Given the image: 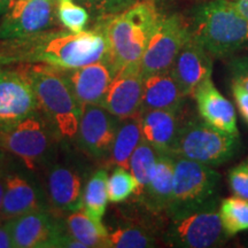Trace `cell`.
<instances>
[{"mask_svg":"<svg viewBox=\"0 0 248 248\" xmlns=\"http://www.w3.org/2000/svg\"><path fill=\"white\" fill-rule=\"evenodd\" d=\"M106 59L110 60L109 47L99 28L80 32L45 30L0 44V64H45L71 70Z\"/></svg>","mask_w":248,"mask_h":248,"instance_id":"1","label":"cell"},{"mask_svg":"<svg viewBox=\"0 0 248 248\" xmlns=\"http://www.w3.org/2000/svg\"><path fill=\"white\" fill-rule=\"evenodd\" d=\"M161 16L153 0H140L122 13L105 18L99 29L106 37L109 59L116 71L121 67L141 63Z\"/></svg>","mask_w":248,"mask_h":248,"instance_id":"2","label":"cell"},{"mask_svg":"<svg viewBox=\"0 0 248 248\" xmlns=\"http://www.w3.org/2000/svg\"><path fill=\"white\" fill-rule=\"evenodd\" d=\"M20 71L32 86L39 109L59 139H75L82 105L74 95L61 70L45 64H24Z\"/></svg>","mask_w":248,"mask_h":248,"instance_id":"3","label":"cell"},{"mask_svg":"<svg viewBox=\"0 0 248 248\" xmlns=\"http://www.w3.org/2000/svg\"><path fill=\"white\" fill-rule=\"evenodd\" d=\"M191 31L215 58L230 57L248 45V21L231 0H210L198 6Z\"/></svg>","mask_w":248,"mask_h":248,"instance_id":"4","label":"cell"},{"mask_svg":"<svg viewBox=\"0 0 248 248\" xmlns=\"http://www.w3.org/2000/svg\"><path fill=\"white\" fill-rule=\"evenodd\" d=\"M167 216L169 223L163 239L171 247L210 248L219 246L226 239L215 199L172 209Z\"/></svg>","mask_w":248,"mask_h":248,"instance_id":"5","label":"cell"},{"mask_svg":"<svg viewBox=\"0 0 248 248\" xmlns=\"http://www.w3.org/2000/svg\"><path fill=\"white\" fill-rule=\"evenodd\" d=\"M57 139L59 137L48 120L37 109L12 128L0 131V147L35 171L52 156Z\"/></svg>","mask_w":248,"mask_h":248,"instance_id":"6","label":"cell"},{"mask_svg":"<svg viewBox=\"0 0 248 248\" xmlns=\"http://www.w3.org/2000/svg\"><path fill=\"white\" fill-rule=\"evenodd\" d=\"M239 136L223 132L204 121L183 124L173 144L171 155L214 167L233 157Z\"/></svg>","mask_w":248,"mask_h":248,"instance_id":"7","label":"cell"},{"mask_svg":"<svg viewBox=\"0 0 248 248\" xmlns=\"http://www.w3.org/2000/svg\"><path fill=\"white\" fill-rule=\"evenodd\" d=\"M219 181L221 175L210 166L175 156L172 199L168 213L215 199Z\"/></svg>","mask_w":248,"mask_h":248,"instance_id":"8","label":"cell"},{"mask_svg":"<svg viewBox=\"0 0 248 248\" xmlns=\"http://www.w3.org/2000/svg\"><path fill=\"white\" fill-rule=\"evenodd\" d=\"M191 35V28L181 15H162L141 59L140 66L144 76L169 70Z\"/></svg>","mask_w":248,"mask_h":248,"instance_id":"9","label":"cell"},{"mask_svg":"<svg viewBox=\"0 0 248 248\" xmlns=\"http://www.w3.org/2000/svg\"><path fill=\"white\" fill-rule=\"evenodd\" d=\"M54 21V0H14L0 22V39L36 35L48 30Z\"/></svg>","mask_w":248,"mask_h":248,"instance_id":"10","label":"cell"},{"mask_svg":"<svg viewBox=\"0 0 248 248\" xmlns=\"http://www.w3.org/2000/svg\"><path fill=\"white\" fill-rule=\"evenodd\" d=\"M121 119L100 105H83L76 140L94 159L109 157Z\"/></svg>","mask_w":248,"mask_h":248,"instance_id":"11","label":"cell"},{"mask_svg":"<svg viewBox=\"0 0 248 248\" xmlns=\"http://www.w3.org/2000/svg\"><path fill=\"white\" fill-rule=\"evenodd\" d=\"M39 109L32 86L20 70L0 69V131Z\"/></svg>","mask_w":248,"mask_h":248,"instance_id":"12","label":"cell"},{"mask_svg":"<svg viewBox=\"0 0 248 248\" xmlns=\"http://www.w3.org/2000/svg\"><path fill=\"white\" fill-rule=\"evenodd\" d=\"M144 74L140 64L121 67L108 86L100 106L121 120L140 113Z\"/></svg>","mask_w":248,"mask_h":248,"instance_id":"13","label":"cell"},{"mask_svg":"<svg viewBox=\"0 0 248 248\" xmlns=\"http://www.w3.org/2000/svg\"><path fill=\"white\" fill-rule=\"evenodd\" d=\"M14 248H58L59 241L68 231L45 209L36 210L11 219Z\"/></svg>","mask_w":248,"mask_h":248,"instance_id":"14","label":"cell"},{"mask_svg":"<svg viewBox=\"0 0 248 248\" xmlns=\"http://www.w3.org/2000/svg\"><path fill=\"white\" fill-rule=\"evenodd\" d=\"M212 57L193 35L186 40L170 68L185 97L193 95L198 86L212 77Z\"/></svg>","mask_w":248,"mask_h":248,"instance_id":"15","label":"cell"},{"mask_svg":"<svg viewBox=\"0 0 248 248\" xmlns=\"http://www.w3.org/2000/svg\"><path fill=\"white\" fill-rule=\"evenodd\" d=\"M85 176L78 167L55 163L48 170L46 190L52 206L60 212L74 213L83 209Z\"/></svg>","mask_w":248,"mask_h":248,"instance_id":"16","label":"cell"},{"mask_svg":"<svg viewBox=\"0 0 248 248\" xmlns=\"http://www.w3.org/2000/svg\"><path fill=\"white\" fill-rule=\"evenodd\" d=\"M80 105H101L105 93L116 74L110 60H101L71 70H61Z\"/></svg>","mask_w":248,"mask_h":248,"instance_id":"17","label":"cell"},{"mask_svg":"<svg viewBox=\"0 0 248 248\" xmlns=\"http://www.w3.org/2000/svg\"><path fill=\"white\" fill-rule=\"evenodd\" d=\"M193 97L204 122L223 132L239 136L233 105L217 90L212 77L198 86Z\"/></svg>","mask_w":248,"mask_h":248,"instance_id":"18","label":"cell"},{"mask_svg":"<svg viewBox=\"0 0 248 248\" xmlns=\"http://www.w3.org/2000/svg\"><path fill=\"white\" fill-rule=\"evenodd\" d=\"M141 138L159 153L171 154L181 129L178 109H150L139 113Z\"/></svg>","mask_w":248,"mask_h":248,"instance_id":"19","label":"cell"},{"mask_svg":"<svg viewBox=\"0 0 248 248\" xmlns=\"http://www.w3.org/2000/svg\"><path fill=\"white\" fill-rule=\"evenodd\" d=\"M44 209L38 188L20 173L6 175V187L0 222Z\"/></svg>","mask_w":248,"mask_h":248,"instance_id":"20","label":"cell"},{"mask_svg":"<svg viewBox=\"0 0 248 248\" xmlns=\"http://www.w3.org/2000/svg\"><path fill=\"white\" fill-rule=\"evenodd\" d=\"M186 98L171 70L157 71L144 76L140 111L150 109H178Z\"/></svg>","mask_w":248,"mask_h":248,"instance_id":"21","label":"cell"},{"mask_svg":"<svg viewBox=\"0 0 248 248\" xmlns=\"http://www.w3.org/2000/svg\"><path fill=\"white\" fill-rule=\"evenodd\" d=\"M173 171L175 156L169 153H159L146 190L140 197L152 213H168L172 199Z\"/></svg>","mask_w":248,"mask_h":248,"instance_id":"22","label":"cell"},{"mask_svg":"<svg viewBox=\"0 0 248 248\" xmlns=\"http://www.w3.org/2000/svg\"><path fill=\"white\" fill-rule=\"evenodd\" d=\"M66 225L70 234L84 244L86 248H109L107 229L102 222L95 221L83 209L70 213Z\"/></svg>","mask_w":248,"mask_h":248,"instance_id":"23","label":"cell"},{"mask_svg":"<svg viewBox=\"0 0 248 248\" xmlns=\"http://www.w3.org/2000/svg\"><path fill=\"white\" fill-rule=\"evenodd\" d=\"M141 139V129L138 115L121 120L109 155L110 163L113 166H120L129 169L131 155L140 144Z\"/></svg>","mask_w":248,"mask_h":248,"instance_id":"24","label":"cell"},{"mask_svg":"<svg viewBox=\"0 0 248 248\" xmlns=\"http://www.w3.org/2000/svg\"><path fill=\"white\" fill-rule=\"evenodd\" d=\"M108 173L106 170L100 169L95 171L86 182L84 198H83V210L94 218L101 222L102 217L106 213L108 198L107 188Z\"/></svg>","mask_w":248,"mask_h":248,"instance_id":"25","label":"cell"},{"mask_svg":"<svg viewBox=\"0 0 248 248\" xmlns=\"http://www.w3.org/2000/svg\"><path fill=\"white\" fill-rule=\"evenodd\" d=\"M157 156H159V152L155 150L153 146H151L148 142L142 140V139L140 144L138 145V147L136 148L131 155L129 170L138 183L136 195L139 198L146 190L152 172H153L155 164H156Z\"/></svg>","mask_w":248,"mask_h":248,"instance_id":"26","label":"cell"},{"mask_svg":"<svg viewBox=\"0 0 248 248\" xmlns=\"http://www.w3.org/2000/svg\"><path fill=\"white\" fill-rule=\"evenodd\" d=\"M219 216L226 238L248 230V200L244 198H226L219 206Z\"/></svg>","mask_w":248,"mask_h":248,"instance_id":"27","label":"cell"},{"mask_svg":"<svg viewBox=\"0 0 248 248\" xmlns=\"http://www.w3.org/2000/svg\"><path fill=\"white\" fill-rule=\"evenodd\" d=\"M109 248H151L156 246V237L142 225L121 226L108 231Z\"/></svg>","mask_w":248,"mask_h":248,"instance_id":"28","label":"cell"},{"mask_svg":"<svg viewBox=\"0 0 248 248\" xmlns=\"http://www.w3.org/2000/svg\"><path fill=\"white\" fill-rule=\"evenodd\" d=\"M108 198L111 202H123L129 199L132 194H136L138 183L129 169L124 167L115 166L107 181Z\"/></svg>","mask_w":248,"mask_h":248,"instance_id":"29","label":"cell"},{"mask_svg":"<svg viewBox=\"0 0 248 248\" xmlns=\"http://www.w3.org/2000/svg\"><path fill=\"white\" fill-rule=\"evenodd\" d=\"M57 14L62 26L73 32L84 30L90 18L88 9L75 0H58Z\"/></svg>","mask_w":248,"mask_h":248,"instance_id":"30","label":"cell"},{"mask_svg":"<svg viewBox=\"0 0 248 248\" xmlns=\"http://www.w3.org/2000/svg\"><path fill=\"white\" fill-rule=\"evenodd\" d=\"M75 1L84 6L93 16L107 18L122 13L123 11L137 4L140 0H75Z\"/></svg>","mask_w":248,"mask_h":248,"instance_id":"31","label":"cell"},{"mask_svg":"<svg viewBox=\"0 0 248 248\" xmlns=\"http://www.w3.org/2000/svg\"><path fill=\"white\" fill-rule=\"evenodd\" d=\"M229 184L234 195L248 200V160L239 163L230 170Z\"/></svg>","mask_w":248,"mask_h":248,"instance_id":"32","label":"cell"},{"mask_svg":"<svg viewBox=\"0 0 248 248\" xmlns=\"http://www.w3.org/2000/svg\"><path fill=\"white\" fill-rule=\"evenodd\" d=\"M231 90L238 110H239L245 122L248 124V91L235 79H232Z\"/></svg>","mask_w":248,"mask_h":248,"instance_id":"33","label":"cell"},{"mask_svg":"<svg viewBox=\"0 0 248 248\" xmlns=\"http://www.w3.org/2000/svg\"><path fill=\"white\" fill-rule=\"evenodd\" d=\"M232 79L238 80L248 91V57L234 58L230 62Z\"/></svg>","mask_w":248,"mask_h":248,"instance_id":"34","label":"cell"},{"mask_svg":"<svg viewBox=\"0 0 248 248\" xmlns=\"http://www.w3.org/2000/svg\"><path fill=\"white\" fill-rule=\"evenodd\" d=\"M0 248H14L11 225H9L8 221L0 225Z\"/></svg>","mask_w":248,"mask_h":248,"instance_id":"35","label":"cell"},{"mask_svg":"<svg viewBox=\"0 0 248 248\" xmlns=\"http://www.w3.org/2000/svg\"><path fill=\"white\" fill-rule=\"evenodd\" d=\"M231 1L248 21V0H231Z\"/></svg>","mask_w":248,"mask_h":248,"instance_id":"36","label":"cell"},{"mask_svg":"<svg viewBox=\"0 0 248 248\" xmlns=\"http://www.w3.org/2000/svg\"><path fill=\"white\" fill-rule=\"evenodd\" d=\"M5 187H6V175L1 171V170H0V214H1L2 201H4Z\"/></svg>","mask_w":248,"mask_h":248,"instance_id":"37","label":"cell"},{"mask_svg":"<svg viewBox=\"0 0 248 248\" xmlns=\"http://www.w3.org/2000/svg\"><path fill=\"white\" fill-rule=\"evenodd\" d=\"M14 0H0V15H4Z\"/></svg>","mask_w":248,"mask_h":248,"instance_id":"38","label":"cell"},{"mask_svg":"<svg viewBox=\"0 0 248 248\" xmlns=\"http://www.w3.org/2000/svg\"><path fill=\"white\" fill-rule=\"evenodd\" d=\"M1 148V147H0ZM1 160H2V153H1V150H0V164H1ZM1 170V169H0Z\"/></svg>","mask_w":248,"mask_h":248,"instance_id":"39","label":"cell"}]
</instances>
